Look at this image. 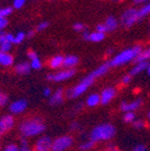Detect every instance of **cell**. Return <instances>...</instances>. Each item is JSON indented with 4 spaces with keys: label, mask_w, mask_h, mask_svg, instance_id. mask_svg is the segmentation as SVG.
Returning <instances> with one entry per match:
<instances>
[{
    "label": "cell",
    "mask_w": 150,
    "mask_h": 151,
    "mask_svg": "<svg viewBox=\"0 0 150 151\" xmlns=\"http://www.w3.org/2000/svg\"><path fill=\"white\" fill-rule=\"evenodd\" d=\"M99 104H101V97L99 93H92L89 94L86 99V105L90 108L98 106Z\"/></svg>",
    "instance_id": "obj_15"
},
{
    "label": "cell",
    "mask_w": 150,
    "mask_h": 151,
    "mask_svg": "<svg viewBox=\"0 0 150 151\" xmlns=\"http://www.w3.org/2000/svg\"><path fill=\"white\" fill-rule=\"evenodd\" d=\"M142 104H143V101L141 99H136L132 102H122L120 105V109L123 112H129V111L134 112L142 106Z\"/></svg>",
    "instance_id": "obj_11"
},
{
    "label": "cell",
    "mask_w": 150,
    "mask_h": 151,
    "mask_svg": "<svg viewBox=\"0 0 150 151\" xmlns=\"http://www.w3.org/2000/svg\"><path fill=\"white\" fill-rule=\"evenodd\" d=\"M31 67L33 69H40L41 67H42V64H41V61H40L38 58H36V59H34V60H32V62L31 63Z\"/></svg>",
    "instance_id": "obj_29"
},
{
    "label": "cell",
    "mask_w": 150,
    "mask_h": 151,
    "mask_svg": "<svg viewBox=\"0 0 150 151\" xmlns=\"http://www.w3.org/2000/svg\"><path fill=\"white\" fill-rule=\"evenodd\" d=\"M24 38H25V34H24L23 32H20V33L17 34V36L15 37L14 43H21Z\"/></svg>",
    "instance_id": "obj_32"
},
{
    "label": "cell",
    "mask_w": 150,
    "mask_h": 151,
    "mask_svg": "<svg viewBox=\"0 0 150 151\" xmlns=\"http://www.w3.org/2000/svg\"><path fill=\"white\" fill-rule=\"evenodd\" d=\"M94 80H96V79L89 73L87 77H85L84 79L81 80V82H80L79 84H77L76 86H74L73 88H71V89H68L67 91H66V93H65L66 97L69 98V99H76V98L81 97V96H82L85 91H87V89L94 84Z\"/></svg>",
    "instance_id": "obj_4"
},
{
    "label": "cell",
    "mask_w": 150,
    "mask_h": 151,
    "mask_svg": "<svg viewBox=\"0 0 150 151\" xmlns=\"http://www.w3.org/2000/svg\"><path fill=\"white\" fill-rule=\"evenodd\" d=\"M132 126H133L136 129H143L144 125V122L142 120H136L133 123H132Z\"/></svg>",
    "instance_id": "obj_33"
},
{
    "label": "cell",
    "mask_w": 150,
    "mask_h": 151,
    "mask_svg": "<svg viewBox=\"0 0 150 151\" xmlns=\"http://www.w3.org/2000/svg\"><path fill=\"white\" fill-rule=\"evenodd\" d=\"M7 23H9V21H7L6 18L0 17V31H1V29H3L4 27H6Z\"/></svg>",
    "instance_id": "obj_37"
},
{
    "label": "cell",
    "mask_w": 150,
    "mask_h": 151,
    "mask_svg": "<svg viewBox=\"0 0 150 151\" xmlns=\"http://www.w3.org/2000/svg\"><path fill=\"white\" fill-rule=\"evenodd\" d=\"M34 36V31H30L27 34H26V37L27 38H32Z\"/></svg>",
    "instance_id": "obj_47"
},
{
    "label": "cell",
    "mask_w": 150,
    "mask_h": 151,
    "mask_svg": "<svg viewBox=\"0 0 150 151\" xmlns=\"http://www.w3.org/2000/svg\"><path fill=\"white\" fill-rule=\"evenodd\" d=\"M94 144H96L94 142H92V139H88V141H86V142H83L82 144L79 146V149L81 151H89L94 148Z\"/></svg>",
    "instance_id": "obj_24"
},
{
    "label": "cell",
    "mask_w": 150,
    "mask_h": 151,
    "mask_svg": "<svg viewBox=\"0 0 150 151\" xmlns=\"http://www.w3.org/2000/svg\"><path fill=\"white\" fill-rule=\"evenodd\" d=\"M75 73V69H64V70H60L58 73H49V75H47L46 79L49 81H53V82H62V81L71 78Z\"/></svg>",
    "instance_id": "obj_6"
},
{
    "label": "cell",
    "mask_w": 150,
    "mask_h": 151,
    "mask_svg": "<svg viewBox=\"0 0 150 151\" xmlns=\"http://www.w3.org/2000/svg\"><path fill=\"white\" fill-rule=\"evenodd\" d=\"M14 63V58L9 52H0V65L2 66H12Z\"/></svg>",
    "instance_id": "obj_16"
},
{
    "label": "cell",
    "mask_w": 150,
    "mask_h": 151,
    "mask_svg": "<svg viewBox=\"0 0 150 151\" xmlns=\"http://www.w3.org/2000/svg\"><path fill=\"white\" fill-rule=\"evenodd\" d=\"M78 128H79V124H78V123H73V124H71V129L77 130Z\"/></svg>",
    "instance_id": "obj_46"
},
{
    "label": "cell",
    "mask_w": 150,
    "mask_h": 151,
    "mask_svg": "<svg viewBox=\"0 0 150 151\" xmlns=\"http://www.w3.org/2000/svg\"><path fill=\"white\" fill-rule=\"evenodd\" d=\"M19 151H32L25 137H22L21 139V143H20V146H19Z\"/></svg>",
    "instance_id": "obj_27"
},
{
    "label": "cell",
    "mask_w": 150,
    "mask_h": 151,
    "mask_svg": "<svg viewBox=\"0 0 150 151\" xmlns=\"http://www.w3.org/2000/svg\"><path fill=\"white\" fill-rule=\"evenodd\" d=\"M106 151H120V150H119V149H118V148H113V147H112V148L107 149V150H106Z\"/></svg>",
    "instance_id": "obj_49"
},
{
    "label": "cell",
    "mask_w": 150,
    "mask_h": 151,
    "mask_svg": "<svg viewBox=\"0 0 150 151\" xmlns=\"http://www.w3.org/2000/svg\"><path fill=\"white\" fill-rule=\"evenodd\" d=\"M5 38H6V41H9V42H11V43H14L15 37L12 34H5Z\"/></svg>",
    "instance_id": "obj_44"
},
{
    "label": "cell",
    "mask_w": 150,
    "mask_h": 151,
    "mask_svg": "<svg viewBox=\"0 0 150 151\" xmlns=\"http://www.w3.org/2000/svg\"><path fill=\"white\" fill-rule=\"evenodd\" d=\"M74 144V139L71 135H62L53 139L52 151H65Z\"/></svg>",
    "instance_id": "obj_5"
},
{
    "label": "cell",
    "mask_w": 150,
    "mask_h": 151,
    "mask_svg": "<svg viewBox=\"0 0 150 151\" xmlns=\"http://www.w3.org/2000/svg\"><path fill=\"white\" fill-rule=\"evenodd\" d=\"M115 94H117V90L113 87H107L105 89H103V91L100 94V97H101V104L102 105L109 104L115 99Z\"/></svg>",
    "instance_id": "obj_12"
},
{
    "label": "cell",
    "mask_w": 150,
    "mask_h": 151,
    "mask_svg": "<svg viewBox=\"0 0 150 151\" xmlns=\"http://www.w3.org/2000/svg\"><path fill=\"white\" fill-rule=\"evenodd\" d=\"M150 59V47L147 50H143L138 54V56L134 59L136 63H140V62H147Z\"/></svg>",
    "instance_id": "obj_22"
},
{
    "label": "cell",
    "mask_w": 150,
    "mask_h": 151,
    "mask_svg": "<svg viewBox=\"0 0 150 151\" xmlns=\"http://www.w3.org/2000/svg\"><path fill=\"white\" fill-rule=\"evenodd\" d=\"M115 135V127L110 123H104L92 128L89 139H92L94 143L98 142L109 141Z\"/></svg>",
    "instance_id": "obj_2"
},
{
    "label": "cell",
    "mask_w": 150,
    "mask_h": 151,
    "mask_svg": "<svg viewBox=\"0 0 150 151\" xmlns=\"http://www.w3.org/2000/svg\"><path fill=\"white\" fill-rule=\"evenodd\" d=\"M12 12H13L12 7H3V9H0V17L5 18L9 14H12Z\"/></svg>",
    "instance_id": "obj_30"
},
{
    "label": "cell",
    "mask_w": 150,
    "mask_h": 151,
    "mask_svg": "<svg viewBox=\"0 0 150 151\" xmlns=\"http://www.w3.org/2000/svg\"><path fill=\"white\" fill-rule=\"evenodd\" d=\"M7 102H9V98L6 96H4V94H1L0 96V107L5 106L7 104Z\"/></svg>",
    "instance_id": "obj_34"
},
{
    "label": "cell",
    "mask_w": 150,
    "mask_h": 151,
    "mask_svg": "<svg viewBox=\"0 0 150 151\" xmlns=\"http://www.w3.org/2000/svg\"><path fill=\"white\" fill-rule=\"evenodd\" d=\"M64 100V92L63 89H57L54 93L50 96V100H49V104L52 106H58L60 104L63 103Z\"/></svg>",
    "instance_id": "obj_13"
},
{
    "label": "cell",
    "mask_w": 150,
    "mask_h": 151,
    "mask_svg": "<svg viewBox=\"0 0 150 151\" xmlns=\"http://www.w3.org/2000/svg\"><path fill=\"white\" fill-rule=\"evenodd\" d=\"M147 67H148L147 62H140V63H136V65L133 66V68L131 69V71H130L129 75L131 76V77H133V76L138 75V73H142L143 70L147 69Z\"/></svg>",
    "instance_id": "obj_18"
},
{
    "label": "cell",
    "mask_w": 150,
    "mask_h": 151,
    "mask_svg": "<svg viewBox=\"0 0 150 151\" xmlns=\"http://www.w3.org/2000/svg\"><path fill=\"white\" fill-rule=\"evenodd\" d=\"M136 113L132 112V111H129V112H125L123 120L126 123H133L134 121H136Z\"/></svg>",
    "instance_id": "obj_26"
},
{
    "label": "cell",
    "mask_w": 150,
    "mask_h": 151,
    "mask_svg": "<svg viewBox=\"0 0 150 151\" xmlns=\"http://www.w3.org/2000/svg\"><path fill=\"white\" fill-rule=\"evenodd\" d=\"M11 47H12V43L9 42V41H4L3 43L0 44V52H9V50H11Z\"/></svg>",
    "instance_id": "obj_28"
},
{
    "label": "cell",
    "mask_w": 150,
    "mask_h": 151,
    "mask_svg": "<svg viewBox=\"0 0 150 151\" xmlns=\"http://www.w3.org/2000/svg\"><path fill=\"white\" fill-rule=\"evenodd\" d=\"M131 76L130 75H126L125 77H123V79H122V84H124V85H126V84H129L130 83V81H131Z\"/></svg>",
    "instance_id": "obj_38"
},
{
    "label": "cell",
    "mask_w": 150,
    "mask_h": 151,
    "mask_svg": "<svg viewBox=\"0 0 150 151\" xmlns=\"http://www.w3.org/2000/svg\"><path fill=\"white\" fill-rule=\"evenodd\" d=\"M132 151H147V148H146L145 145L138 144V145H136V146L134 147Z\"/></svg>",
    "instance_id": "obj_39"
},
{
    "label": "cell",
    "mask_w": 150,
    "mask_h": 151,
    "mask_svg": "<svg viewBox=\"0 0 150 151\" xmlns=\"http://www.w3.org/2000/svg\"><path fill=\"white\" fill-rule=\"evenodd\" d=\"M105 38V34L99 33V32H94V33H90L88 36V41L92 42H100Z\"/></svg>",
    "instance_id": "obj_23"
},
{
    "label": "cell",
    "mask_w": 150,
    "mask_h": 151,
    "mask_svg": "<svg viewBox=\"0 0 150 151\" xmlns=\"http://www.w3.org/2000/svg\"><path fill=\"white\" fill-rule=\"evenodd\" d=\"M104 25H105L106 31H107V32H112L118 27V21L115 20V17L109 16L107 19H106V21H105V23H104Z\"/></svg>",
    "instance_id": "obj_20"
},
{
    "label": "cell",
    "mask_w": 150,
    "mask_h": 151,
    "mask_svg": "<svg viewBox=\"0 0 150 151\" xmlns=\"http://www.w3.org/2000/svg\"><path fill=\"white\" fill-rule=\"evenodd\" d=\"M141 52H142L141 46H134V47H132V48L125 50L120 52L119 55H117L115 58H112L107 64H108V66H111V67L121 66V65H123V64H126V63H128V62L134 60Z\"/></svg>",
    "instance_id": "obj_3"
},
{
    "label": "cell",
    "mask_w": 150,
    "mask_h": 151,
    "mask_svg": "<svg viewBox=\"0 0 150 151\" xmlns=\"http://www.w3.org/2000/svg\"><path fill=\"white\" fill-rule=\"evenodd\" d=\"M47 26H48V22H46V21L41 22V23L38 24V26H37V31H38V32L44 31V29L47 27Z\"/></svg>",
    "instance_id": "obj_36"
},
{
    "label": "cell",
    "mask_w": 150,
    "mask_h": 151,
    "mask_svg": "<svg viewBox=\"0 0 150 151\" xmlns=\"http://www.w3.org/2000/svg\"><path fill=\"white\" fill-rule=\"evenodd\" d=\"M78 63H79V58H78L77 56L64 57L63 67H65V69H74V67H75Z\"/></svg>",
    "instance_id": "obj_14"
},
{
    "label": "cell",
    "mask_w": 150,
    "mask_h": 151,
    "mask_svg": "<svg viewBox=\"0 0 150 151\" xmlns=\"http://www.w3.org/2000/svg\"><path fill=\"white\" fill-rule=\"evenodd\" d=\"M31 64L27 63V62H21V63L17 64V66L15 67V70L19 75H26L31 71Z\"/></svg>",
    "instance_id": "obj_17"
},
{
    "label": "cell",
    "mask_w": 150,
    "mask_h": 151,
    "mask_svg": "<svg viewBox=\"0 0 150 151\" xmlns=\"http://www.w3.org/2000/svg\"><path fill=\"white\" fill-rule=\"evenodd\" d=\"M108 69H109L108 64H103V65L99 66L98 68L94 69L92 73H90V75H92L94 79H97V78H99V77H102L103 75H105L108 71Z\"/></svg>",
    "instance_id": "obj_19"
},
{
    "label": "cell",
    "mask_w": 150,
    "mask_h": 151,
    "mask_svg": "<svg viewBox=\"0 0 150 151\" xmlns=\"http://www.w3.org/2000/svg\"><path fill=\"white\" fill-rule=\"evenodd\" d=\"M145 1H147V0H134V3H143V2H145Z\"/></svg>",
    "instance_id": "obj_48"
},
{
    "label": "cell",
    "mask_w": 150,
    "mask_h": 151,
    "mask_svg": "<svg viewBox=\"0 0 150 151\" xmlns=\"http://www.w3.org/2000/svg\"><path fill=\"white\" fill-rule=\"evenodd\" d=\"M74 29H76V31H78V32H81L84 29V25H83L82 23H76L75 25H74Z\"/></svg>",
    "instance_id": "obj_41"
},
{
    "label": "cell",
    "mask_w": 150,
    "mask_h": 151,
    "mask_svg": "<svg viewBox=\"0 0 150 151\" xmlns=\"http://www.w3.org/2000/svg\"><path fill=\"white\" fill-rule=\"evenodd\" d=\"M26 108H27V101L23 99L13 102V103H11V105L9 107V112L12 113V114H15V116L23 113L26 110Z\"/></svg>",
    "instance_id": "obj_10"
},
{
    "label": "cell",
    "mask_w": 150,
    "mask_h": 151,
    "mask_svg": "<svg viewBox=\"0 0 150 151\" xmlns=\"http://www.w3.org/2000/svg\"><path fill=\"white\" fill-rule=\"evenodd\" d=\"M97 32L105 34L107 31H106V27H105V25H104V24H99V25L97 26Z\"/></svg>",
    "instance_id": "obj_40"
},
{
    "label": "cell",
    "mask_w": 150,
    "mask_h": 151,
    "mask_svg": "<svg viewBox=\"0 0 150 151\" xmlns=\"http://www.w3.org/2000/svg\"><path fill=\"white\" fill-rule=\"evenodd\" d=\"M63 61H64V57L60 56V55H59V56H55L54 58H52L50 61H49V66H50L52 68L57 69V68H59V67L63 66Z\"/></svg>",
    "instance_id": "obj_21"
},
{
    "label": "cell",
    "mask_w": 150,
    "mask_h": 151,
    "mask_svg": "<svg viewBox=\"0 0 150 151\" xmlns=\"http://www.w3.org/2000/svg\"><path fill=\"white\" fill-rule=\"evenodd\" d=\"M147 71H148V75L150 76V64H148V67H147Z\"/></svg>",
    "instance_id": "obj_50"
},
{
    "label": "cell",
    "mask_w": 150,
    "mask_h": 151,
    "mask_svg": "<svg viewBox=\"0 0 150 151\" xmlns=\"http://www.w3.org/2000/svg\"><path fill=\"white\" fill-rule=\"evenodd\" d=\"M19 131L22 137L25 139L37 137V135L42 134L45 131V124L43 123L42 119L40 118L26 119L20 123Z\"/></svg>",
    "instance_id": "obj_1"
},
{
    "label": "cell",
    "mask_w": 150,
    "mask_h": 151,
    "mask_svg": "<svg viewBox=\"0 0 150 151\" xmlns=\"http://www.w3.org/2000/svg\"><path fill=\"white\" fill-rule=\"evenodd\" d=\"M4 41H6V38H5V33L3 32H0V44L3 43Z\"/></svg>",
    "instance_id": "obj_45"
},
{
    "label": "cell",
    "mask_w": 150,
    "mask_h": 151,
    "mask_svg": "<svg viewBox=\"0 0 150 151\" xmlns=\"http://www.w3.org/2000/svg\"><path fill=\"white\" fill-rule=\"evenodd\" d=\"M138 20V13L136 9H128L122 15V23L124 26H131Z\"/></svg>",
    "instance_id": "obj_7"
},
{
    "label": "cell",
    "mask_w": 150,
    "mask_h": 151,
    "mask_svg": "<svg viewBox=\"0 0 150 151\" xmlns=\"http://www.w3.org/2000/svg\"><path fill=\"white\" fill-rule=\"evenodd\" d=\"M53 139L47 135L39 137L35 143V151H52Z\"/></svg>",
    "instance_id": "obj_9"
},
{
    "label": "cell",
    "mask_w": 150,
    "mask_h": 151,
    "mask_svg": "<svg viewBox=\"0 0 150 151\" xmlns=\"http://www.w3.org/2000/svg\"><path fill=\"white\" fill-rule=\"evenodd\" d=\"M148 118H149V120H150V111L148 112Z\"/></svg>",
    "instance_id": "obj_51"
},
{
    "label": "cell",
    "mask_w": 150,
    "mask_h": 151,
    "mask_svg": "<svg viewBox=\"0 0 150 151\" xmlns=\"http://www.w3.org/2000/svg\"><path fill=\"white\" fill-rule=\"evenodd\" d=\"M27 57L30 58L31 60H34V59H36V58H38L37 57V54H36L34 50H30V52H27Z\"/></svg>",
    "instance_id": "obj_42"
},
{
    "label": "cell",
    "mask_w": 150,
    "mask_h": 151,
    "mask_svg": "<svg viewBox=\"0 0 150 151\" xmlns=\"http://www.w3.org/2000/svg\"><path fill=\"white\" fill-rule=\"evenodd\" d=\"M15 126V119L11 114H6L3 116L2 118H0V137L6 133L7 131L12 129Z\"/></svg>",
    "instance_id": "obj_8"
},
{
    "label": "cell",
    "mask_w": 150,
    "mask_h": 151,
    "mask_svg": "<svg viewBox=\"0 0 150 151\" xmlns=\"http://www.w3.org/2000/svg\"><path fill=\"white\" fill-rule=\"evenodd\" d=\"M25 3V0H14V7L15 9H21Z\"/></svg>",
    "instance_id": "obj_35"
},
{
    "label": "cell",
    "mask_w": 150,
    "mask_h": 151,
    "mask_svg": "<svg viewBox=\"0 0 150 151\" xmlns=\"http://www.w3.org/2000/svg\"><path fill=\"white\" fill-rule=\"evenodd\" d=\"M138 19H141V18H143V17L149 15L150 14V3L144 5L140 11H138Z\"/></svg>",
    "instance_id": "obj_25"
},
{
    "label": "cell",
    "mask_w": 150,
    "mask_h": 151,
    "mask_svg": "<svg viewBox=\"0 0 150 151\" xmlns=\"http://www.w3.org/2000/svg\"><path fill=\"white\" fill-rule=\"evenodd\" d=\"M2 151H19V146L16 144H9L4 147Z\"/></svg>",
    "instance_id": "obj_31"
},
{
    "label": "cell",
    "mask_w": 150,
    "mask_h": 151,
    "mask_svg": "<svg viewBox=\"0 0 150 151\" xmlns=\"http://www.w3.org/2000/svg\"><path fill=\"white\" fill-rule=\"evenodd\" d=\"M43 96L46 98L50 97V96H52V90H50V88H48V87L44 88V90H43Z\"/></svg>",
    "instance_id": "obj_43"
}]
</instances>
